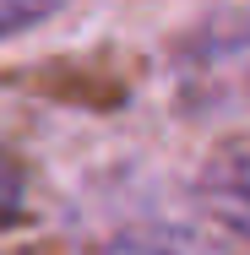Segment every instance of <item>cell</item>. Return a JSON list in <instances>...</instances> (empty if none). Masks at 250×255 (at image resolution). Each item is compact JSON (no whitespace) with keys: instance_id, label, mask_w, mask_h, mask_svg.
<instances>
[{"instance_id":"6da1fadb","label":"cell","mask_w":250,"mask_h":255,"mask_svg":"<svg viewBox=\"0 0 250 255\" xmlns=\"http://www.w3.org/2000/svg\"><path fill=\"white\" fill-rule=\"evenodd\" d=\"M180 87L201 103L250 93V11H223L191 33L180 54Z\"/></svg>"},{"instance_id":"7a4b0ae2","label":"cell","mask_w":250,"mask_h":255,"mask_svg":"<svg viewBox=\"0 0 250 255\" xmlns=\"http://www.w3.org/2000/svg\"><path fill=\"white\" fill-rule=\"evenodd\" d=\"M201 201H207V212H212L223 228H234L240 239H250V152L223 157V163L201 179Z\"/></svg>"},{"instance_id":"3957f363","label":"cell","mask_w":250,"mask_h":255,"mask_svg":"<svg viewBox=\"0 0 250 255\" xmlns=\"http://www.w3.org/2000/svg\"><path fill=\"white\" fill-rule=\"evenodd\" d=\"M109 255H223L212 239H201L196 228H174V223H158V228H125Z\"/></svg>"},{"instance_id":"277c9868","label":"cell","mask_w":250,"mask_h":255,"mask_svg":"<svg viewBox=\"0 0 250 255\" xmlns=\"http://www.w3.org/2000/svg\"><path fill=\"white\" fill-rule=\"evenodd\" d=\"M54 11H65V0H0V44L38 27V22H49Z\"/></svg>"},{"instance_id":"5b68a950","label":"cell","mask_w":250,"mask_h":255,"mask_svg":"<svg viewBox=\"0 0 250 255\" xmlns=\"http://www.w3.org/2000/svg\"><path fill=\"white\" fill-rule=\"evenodd\" d=\"M22 212H27V179H22L16 157L0 152V228H5V223H16Z\"/></svg>"}]
</instances>
